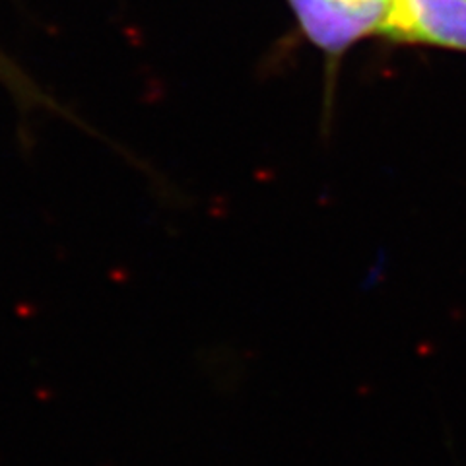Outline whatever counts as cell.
Here are the masks:
<instances>
[{
    "label": "cell",
    "mask_w": 466,
    "mask_h": 466,
    "mask_svg": "<svg viewBox=\"0 0 466 466\" xmlns=\"http://www.w3.org/2000/svg\"><path fill=\"white\" fill-rule=\"evenodd\" d=\"M383 37L466 53V0H395Z\"/></svg>",
    "instance_id": "obj_1"
},
{
    "label": "cell",
    "mask_w": 466,
    "mask_h": 466,
    "mask_svg": "<svg viewBox=\"0 0 466 466\" xmlns=\"http://www.w3.org/2000/svg\"><path fill=\"white\" fill-rule=\"evenodd\" d=\"M288 5L299 32L330 58H339L363 39L383 35L381 22L350 10L337 0H288Z\"/></svg>",
    "instance_id": "obj_2"
},
{
    "label": "cell",
    "mask_w": 466,
    "mask_h": 466,
    "mask_svg": "<svg viewBox=\"0 0 466 466\" xmlns=\"http://www.w3.org/2000/svg\"><path fill=\"white\" fill-rule=\"evenodd\" d=\"M337 3L350 8V10L366 14V16H371L377 22H381L383 34H385V27L389 24L395 0H337Z\"/></svg>",
    "instance_id": "obj_3"
}]
</instances>
